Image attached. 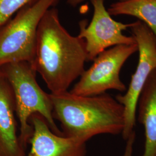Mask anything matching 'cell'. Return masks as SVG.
I'll list each match as a JSON object with an SVG mask.
<instances>
[{
  "instance_id": "cell-3",
  "label": "cell",
  "mask_w": 156,
  "mask_h": 156,
  "mask_svg": "<svg viewBox=\"0 0 156 156\" xmlns=\"http://www.w3.org/2000/svg\"><path fill=\"white\" fill-rule=\"evenodd\" d=\"M0 72L8 82L13 95L15 112L20 123L19 138L23 147L26 149L33 133L30 119L35 113L45 119L53 133L62 135L53 117L50 93L39 86L33 64L27 62L7 64L0 67Z\"/></svg>"
},
{
  "instance_id": "cell-13",
  "label": "cell",
  "mask_w": 156,
  "mask_h": 156,
  "mask_svg": "<svg viewBox=\"0 0 156 156\" xmlns=\"http://www.w3.org/2000/svg\"><path fill=\"white\" fill-rule=\"evenodd\" d=\"M135 137V132L133 131L129 136L127 140H126V145L125 147V150L123 153V155L122 156H133Z\"/></svg>"
},
{
  "instance_id": "cell-12",
  "label": "cell",
  "mask_w": 156,
  "mask_h": 156,
  "mask_svg": "<svg viewBox=\"0 0 156 156\" xmlns=\"http://www.w3.org/2000/svg\"><path fill=\"white\" fill-rule=\"evenodd\" d=\"M37 0H0V28L22 8Z\"/></svg>"
},
{
  "instance_id": "cell-8",
  "label": "cell",
  "mask_w": 156,
  "mask_h": 156,
  "mask_svg": "<svg viewBox=\"0 0 156 156\" xmlns=\"http://www.w3.org/2000/svg\"><path fill=\"white\" fill-rule=\"evenodd\" d=\"M33 133L27 156H86V143L53 133L45 119L38 113L30 119Z\"/></svg>"
},
{
  "instance_id": "cell-10",
  "label": "cell",
  "mask_w": 156,
  "mask_h": 156,
  "mask_svg": "<svg viewBox=\"0 0 156 156\" xmlns=\"http://www.w3.org/2000/svg\"><path fill=\"white\" fill-rule=\"evenodd\" d=\"M137 111L138 121L145 128V149L141 156H156V69L140 94Z\"/></svg>"
},
{
  "instance_id": "cell-2",
  "label": "cell",
  "mask_w": 156,
  "mask_h": 156,
  "mask_svg": "<svg viewBox=\"0 0 156 156\" xmlns=\"http://www.w3.org/2000/svg\"><path fill=\"white\" fill-rule=\"evenodd\" d=\"M50 96L63 135L86 143L98 135L122 133L124 109L110 95L82 96L67 91Z\"/></svg>"
},
{
  "instance_id": "cell-11",
  "label": "cell",
  "mask_w": 156,
  "mask_h": 156,
  "mask_svg": "<svg viewBox=\"0 0 156 156\" xmlns=\"http://www.w3.org/2000/svg\"><path fill=\"white\" fill-rule=\"evenodd\" d=\"M110 15H126L136 17L146 24L156 36V0H124L112 4Z\"/></svg>"
},
{
  "instance_id": "cell-4",
  "label": "cell",
  "mask_w": 156,
  "mask_h": 156,
  "mask_svg": "<svg viewBox=\"0 0 156 156\" xmlns=\"http://www.w3.org/2000/svg\"><path fill=\"white\" fill-rule=\"evenodd\" d=\"M60 0H37L17 12L0 28V67L9 63H33L37 31L46 12Z\"/></svg>"
},
{
  "instance_id": "cell-7",
  "label": "cell",
  "mask_w": 156,
  "mask_h": 156,
  "mask_svg": "<svg viewBox=\"0 0 156 156\" xmlns=\"http://www.w3.org/2000/svg\"><path fill=\"white\" fill-rule=\"evenodd\" d=\"M91 2L94 8L92 20L88 26L86 20L79 23L78 35L85 42L88 62L93 61L110 47L136 44L133 36L127 37L122 33L123 30L131 28L134 23L123 24L113 20L105 9L104 0H91Z\"/></svg>"
},
{
  "instance_id": "cell-1",
  "label": "cell",
  "mask_w": 156,
  "mask_h": 156,
  "mask_svg": "<svg viewBox=\"0 0 156 156\" xmlns=\"http://www.w3.org/2000/svg\"><path fill=\"white\" fill-rule=\"evenodd\" d=\"M86 62L84 39L71 35L62 26L56 8L48 9L39 23L33 65L50 94L68 91L85 71Z\"/></svg>"
},
{
  "instance_id": "cell-6",
  "label": "cell",
  "mask_w": 156,
  "mask_h": 156,
  "mask_svg": "<svg viewBox=\"0 0 156 156\" xmlns=\"http://www.w3.org/2000/svg\"><path fill=\"white\" fill-rule=\"evenodd\" d=\"M136 51V44L117 45L101 53L69 91L82 96L103 94L109 90L126 91L127 87L120 79V73L124 64Z\"/></svg>"
},
{
  "instance_id": "cell-14",
  "label": "cell",
  "mask_w": 156,
  "mask_h": 156,
  "mask_svg": "<svg viewBox=\"0 0 156 156\" xmlns=\"http://www.w3.org/2000/svg\"><path fill=\"white\" fill-rule=\"evenodd\" d=\"M85 0H67V4L72 6H76L79 4L82 3ZM120 1H124V0H120Z\"/></svg>"
},
{
  "instance_id": "cell-5",
  "label": "cell",
  "mask_w": 156,
  "mask_h": 156,
  "mask_svg": "<svg viewBox=\"0 0 156 156\" xmlns=\"http://www.w3.org/2000/svg\"><path fill=\"white\" fill-rule=\"evenodd\" d=\"M131 29L138 46V63L126 92L124 94L117 95L115 98L124 109V127L122 135L125 140L134 131L140 94L150 74L156 69L155 34L140 20L134 22Z\"/></svg>"
},
{
  "instance_id": "cell-9",
  "label": "cell",
  "mask_w": 156,
  "mask_h": 156,
  "mask_svg": "<svg viewBox=\"0 0 156 156\" xmlns=\"http://www.w3.org/2000/svg\"><path fill=\"white\" fill-rule=\"evenodd\" d=\"M15 114L11 86L0 72V156H26L17 134Z\"/></svg>"
}]
</instances>
